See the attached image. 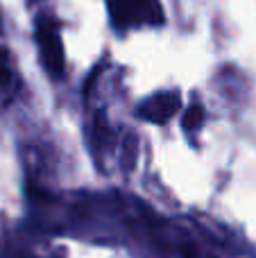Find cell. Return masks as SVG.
<instances>
[{"label":"cell","mask_w":256,"mask_h":258,"mask_svg":"<svg viewBox=\"0 0 256 258\" xmlns=\"http://www.w3.org/2000/svg\"><path fill=\"white\" fill-rule=\"evenodd\" d=\"M181 122H184L186 129H198L204 122V109L200 107V104H193V107H188V111L184 113Z\"/></svg>","instance_id":"4"},{"label":"cell","mask_w":256,"mask_h":258,"mask_svg":"<svg viewBox=\"0 0 256 258\" xmlns=\"http://www.w3.org/2000/svg\"><path fill=\"white\" fill-rule=\"evenodd\" d=\"M179 107H181V100L177 93H159L143 104L141 113H143V118H148L150 122L161 125V122L170 120V118L179 111Z\"/></svg>","instance_id":"3"},{"label":"cell","mask_w":256,"mask_h":258,"mask_svg":"<svg viewBox=\"0 0 256 258\" xmlns=\"http://www.w3.org/2000/svg\"><path fill=\"white\" fill-rule=\"evenodd\" d=\"M136 154H139V150H136V136L130 134V136L125 138V165L127 168H134Z\"/></svg>","instance_id":"5"},{"label":"cell","mask_w":256,"mask_h":258,"mask_svg":"<svg viewBox=\"0 0 256 258\" xmlns=\"http://www.w3.org/2000/svg\"><path fill=\"white\" fill-rule=\"evenodd\" d=\"M109 12L118 27H127L132 23H163V9L159 0H109Z\"/></svg>","instance_id":"1"},{"label":"cell","mask_w":256,"mask_h":258,"mask_svg":"<svg viewBox=\"0 0 256 258\" xmlns=\"http://www.w3.org/2000/svg\"><path fill=\"white\" fill-rule=\"evenodd\" d=\"M36 36H39V48L41 54H43L45 68L59 77L63 73V45L61 39H59V32L50 23H41Z\"/></svg>","instance_id":"2"},{"label":"cell","mask_w":256,"mask_h":258,"mask_svg":"<svg viewBox=\"0 0 256 258\" xmlns=\"http://www.w3.org/2000/svg\"><path fill=\"white\" fill-rule=\"evenodd\" d=\"M5 57H7V52L0 50V86H7L12 82V73H9L7 63H5Z\"/></svg>","instance_id":"6"}]
</instances>
